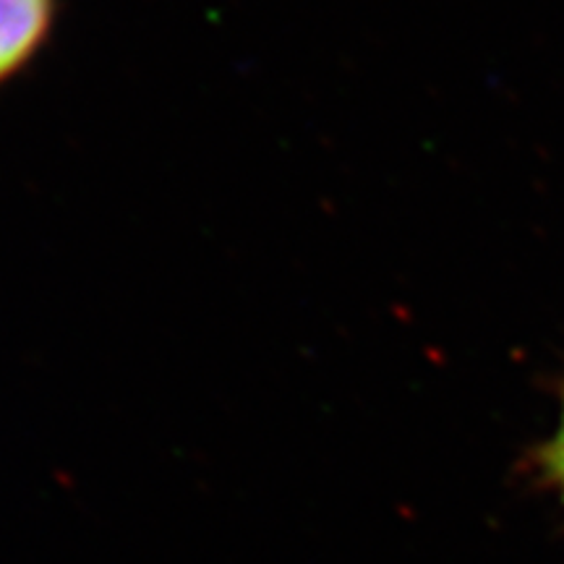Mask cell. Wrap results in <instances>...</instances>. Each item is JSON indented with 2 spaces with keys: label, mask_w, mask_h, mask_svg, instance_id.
Wrapping results in <instances>:
<instances>
[{
  "label": "cell",
  "mask_w": 564,
  "mask_h": 564,
  "mask_svg": "<svg viewBox=\"0 0 564 564\" xmlns=\"http://www.w3.org/2000/svg\"><path fill=\"white\" fill-rule=\"evenodd\" d=\"M58 0H0V82L24 66L45 42Z\"/></svg>",
  "instance_id": "6da1fadb"
},
{
  "label": "cell",
  "mask_w": 564,
  "mask_h": 564,
  "mask_svg": "<svg viewBox=\"0 0 564 564\" xmlns=\"http://www.w3.org/2000/svg\"><path fill=\"white\" fill-rule=\"evenodd\" d=\"M546 465L549 470H552L554 481L564 489V411H562L560 426H556V432L552 436V444H549L546 449Z\"/></svg>",
  "instance_id": "7a4b0ae2"
}]
</instances>
